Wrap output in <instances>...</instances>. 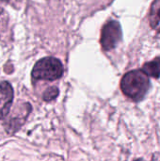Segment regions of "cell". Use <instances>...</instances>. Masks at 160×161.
Masks as SVG:
<instances>
[{
	"label": "cell",
	"mask_w": 160,
	"mask_h": 161,
	"mask_svg": "<svg viewBox=\"0 0 160 161\" xmlns=\"http://www.w3.org/2000/svg\"><path fill=\"white\" fill-rule=\"evenodd\" d=\"M1 13H2V8H0V14H1Z\"/></svg>",
	"instance_id": "9c48e42d"
},
{
	"label": "cell",
	"mask_w": 160,
	"mask_h": 161,
	"mask_svg": "<svg viewBox=\"0 0 160 161\" xmlns=\"http://www.w3.org/2000/svg\"><path fill=\"white\" fill-rule=\"evenodd\" d=\"M122 39V27L119 22L111 20L108 22L102 29L101 44L104 50H111L116 47Z\"/></svg>",
	"instance_id": "3957f363"
},
{
	"label": "cell",
	"mask_w": 160,
	"mask_h": 161,
	"mask_svg": "<svg viewBox=\"0 0 160 161\" xmlns=\"http://www.w3.org/2000/svg\"><path fill=\"white\" fill-rule=\"evenodd\" d=\"M58 95V89L57 87H50L44 92L42 98L44 101H52L56 99Z\"/></svg>",
	"instance_id": "52a82bcc"
},
{
	"label": "cell",
	"mask_w": 160,
	"mask_h": 161,
	"mask_svg": "<svg viewBox=\"0 0 160 161\" xmlns=\"http://www.w3.org/2000/svg\"><path fill=\"white\" fill-rule=\"evenodd\" d=\"M150 88L149 77L141 70H134L125 74L121 81L123 92L129 98L139 101L142 99Z\"/></svg>",
	"instance_id": "6da1fadb"
},
{
	"label": "cell",
	"mask_w": 160,
	"mask_h": 161,
	"mask_svg": "<svg viewBox=\"0 0 160 161\" xmlns=\"http://www.w3.org/2000/svg\"><path fill=\"white\" fill-rule=\"evenodd\" d=\"M1 1H3V2H8V0H1Z\"/></svg>",
	"instance_id": "ba28073f"
},
{
	"label": "cell",
	"mask_w": 160,
	"mask_h": 161,
	"mask_svg": "<svg viewBox=\"0 0 160 161\" xmlns=\"http://www.w3.org/2000/svg\"><path fill=\"white\" fill-rule=\"evenodd\" d=\"M62 63L56 58L47 57L40 59L32 70V77L39 80L53 81L60 78L63 75Z\"/></svg>",
	"instance_id": "7a4b0ae2"
},
{
	"label": "cell",
	"mask_w": 160,
	"mask_h": 161,
	"mask_svg": "<svg viewBox=\"0 0 160 161\" xmlns=\"http://www.w3.org/2000/svg\"><path fill=\"white\" fill-rule=\"evenodd\" d=\"M147 76L160 77V57L154 58L152 61L145 63L141 70Z\"/></svg>",
	"instance_id": "8992f818"
},
{
	"label": "cell",
	"mask_w": 160,
	"mask_h": 161,
	"mask_svg": "<svg viewBox=\"0 0 160 161\" xmlns=\"http://www.w3.org/2000/svg\"><path fill=\"white\" fill-rule=\"evenodd\" d=\"M149 21L153 29L160 32V0H154L150 8Z\"/></svg>",
	"instance_id": "5b68a950"
},
{
	"label": "cell",
	"mask_w": 160,
	"mask_h": 161,
	"mask_svg": "<svg viewBox=\"0 0 160 161\" xmlns=\"http://www.w3.org/2000/svg\"><path fill=\"white\" fill-rule=\"evenodd\" d=\"M13 90L9 83L4 81L0 83V119L5 118L12 105Z\"/></svg>",
	"instance_id": "277c9868"
}]
</instances>
